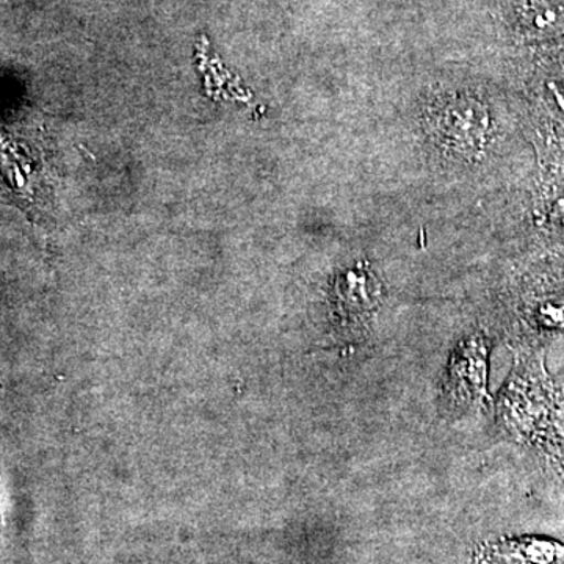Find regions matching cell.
<instances>
[{
	"label": "cell",
	"instance_id": "obj_3",
	"mask_svg": "<svg viewBox=\"0 0 564 564\" xmlns=\"http://www.w3.org/2000/svg\"><path fill=\"white\" fill-rule=\"evenodd\" d=\"M543 315L545 321L552 323V325L564 326V304H547L544 307Z\"/></svg>",
	"mask_w": 564,
	"mask_h": 564
},
{
	"label": "cell",
	"instance_id": "obj_1",
	"mask_svg": "<svg viewBox=\"0 0 564 564\" xmlns=\"http://www.w3.org/2000/svg\"><path fill=\"white\" fill-rule=\"evenodd\" d=\"M478 564H564V545L541 538H518L488 544L478 552Z\"/></svg>",
	"mask_w": 564,
	"mask_h": 564
},
{
	"label": "cell",
	"instance_id": "obj_2",
	"mask_svg": "<svg viewBox=\"0 0 564 564\" xmlns=\"http://www.w3.org/2000/svg\"><path fill=\"white\" fill-rule=\"evenodd\" d=\"M380 285L373 274L366 269L351 270L345 274L340 284H337V304L340 315L348 322H358L366 318L378 306Z\"/></svg>",
	"mask_w": 564,
	"mask_h": 564
}]
</instances>
